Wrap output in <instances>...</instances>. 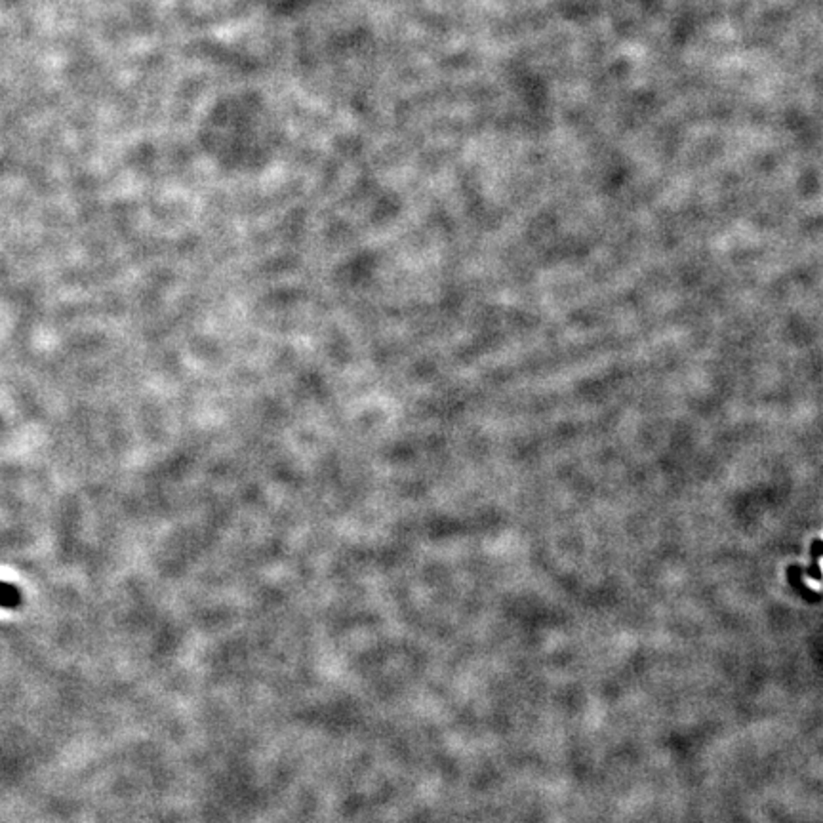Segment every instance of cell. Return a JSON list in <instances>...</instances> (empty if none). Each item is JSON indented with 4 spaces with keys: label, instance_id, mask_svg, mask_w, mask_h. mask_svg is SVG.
<instances>
[{
    "label": "cell",
    "instance_id": "obj_1",
    "mask_svg": "<svg viewBox=\"0 0 823 823\" xmlns=\"http://www.w3.org/2000/svg\"><path fill=\"white\" fill-rule=\"evenodd\" d=\"M23 603V596L20 587H15L12 583L0 582V608H8V610H15L20 608Z\"/></svg>",
    "mask_w": 823,
    "mask_h": 823
}]
</instances>
